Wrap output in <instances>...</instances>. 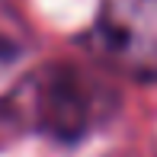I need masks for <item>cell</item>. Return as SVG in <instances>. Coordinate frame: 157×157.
<instances>
[{
	"label": "cell",
	"mask_w": 157,
	"mask_h": 157,
	"mask_svg": "<svg viewBox=\"0 0 157 157\" xmlns=\"http://www.w3.org/2000/svg\"><path fill=\"white\" fill-rule=\"evenodd\" d=\"M26 52H29V29L6 3H0V67H10Z\"/></svg>",
	"instance_id": "3957f363"
},
{
	"label": "cell",
	"mask_w": 157,
	"mask_h": 157,
	"mask_svg": "<svg viewBox=\"0 0 157 157\" xmlns=\"http://www.w3.org/2000/svg\"><path fill=\"white\" fill-rule=\"evenodd\" d=\"M119 109V93L74 61H48L0 96V132H35L58 144H77Z\"/></svg>",
	"instance_id": "6da1fadb"
},
{
	"label": "cell",
	"mask_w": 157,
	"mask_h": 157,
	"mask_svg": "<svg viewBox=\"0 0 157 157\" xmlns=\"http://www.w3.org/2000/svg\"><path fill=\"white\" fill-rule=\"evenodd\" d=\"M87 48L116 74L157 83V0H99Z\"/></svg>",
	"instance_id": "7a4b0ae2"
}]
</instances>
